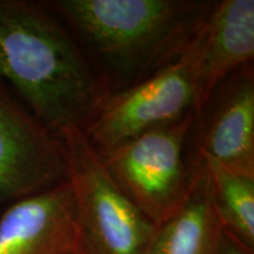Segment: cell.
<instances>
[{
  "mask_svg": "<svg viewBox=\"0 0 254 254\" xmlns=\"http://www.w3.org/2000/svg\"><path fill=\"white\" fill-rule=\"evenodd\" d=\"M44 126L82 127L105 92L91 63L45 2L0 0V82Z\"/></svg>",
  "mask_w": 254,
  "mask_h": 254,
  "instance_id": "6da1fadb",
  "label": "cell"
},
{
  "mask_svg": "<svg viewBox=\"0 0 254 254\" xmlns=\"http://www.w3.org/2000/svg\"><path fill=\"white\" fill-rule=\"evenodd\" d=\"M71 25L101 69L106 92L144 80L189 49L215 1L56 0L45 2Z\"/></svg>",
  "mask_w": 254,
  "mask_h": 254,
  "instance_id": "7a4b0ae2",
  "label": "cell"
},
{
  "mask_svg": "<svg viewBox=\"0 0 254 254\" xmlns=\"http://www.w3.org/2000/svg\"><path fill=\"white\" fill-rule=\"evenodd\" d=\"M59 135L74 201L78 254H145L157 225L114 182L80 127Z\"/></svg>",
  "mask_w": 254,
  "mask_h": 254,
  "instance_id": "3957f363",
  "label": "cell"
},
{
  "mask_svg": "<svg viewBox=\"0 0 254 254\" xmlns=\"http://www.w3.org/2000/svg\"><path fill=\"white\" fill-rule=\"evenodd\" d=\"M194 119L190 113L99 153L114 182L154 225L170 217L189 194L200 160L198 153L186 159Z\"/></svg>",
  "mask_w": 254,
  "mask_h": 254,
  "instance_id": "277c9868",
  "label": "cell"
},
{
  "mask_svg": "<svg viewBox=\"0 0 254 254\" xmlns=\"http://www.w3.org/2000/svg\"><path fill=\"white\" fill-rule=\"evenodd\" d=\"M195 109L194 75L185 51L144 80L105 92L80 128L101 154L142 133L195 114Z\"/></svg>",
  "mask_w": 254,
  "mask_h": 254,
  "instance_id": "5b68a950",
  "label": "cell"
},
{
  "mask_svg": "<svg viewBox=\"0 0 254 254\" xmlns=\"http://www.w3.org/2000/svg\"><path fill=\"white\" fill-rule=\"evenodd\" d=\"M67 179L62 138L0 82V209Z\"/></svg>",
  "mask_w": 254,
  "mask_h": 254,
  "instance_id": "8992f818",
  "label": "cell"
},
{
  "mask_svg": "<svg viewBox=\"0 0 254 254\" xmlns=\"http://www.w3.org/2000/svg\"><path fill=\"white\" fill-rule=\"evenodd\" d=\"M196 153L254 178V77L244 66L219 85L194 119Z\"/></svg>",
  "mask_w": 254,
  "mask_h": 254,
  "instance_id": "52a82bcc",
  "label": "cell"
},
{
  "mask_svg": "<svg viewBox=\"0 0 254 254\" xmlns=\"http://www.w3.org/2000/svg\"><path fill=\"white\" fill-rule=\"evenodd\" d=\"M196 88L195 116L222 81L254 57V1H215L186 50Z\"/></svg>",
  "mask_w": 254,
  "mask_h": 254,
  "instance_id": "ba28073f",
  "label": "cell"
},
{
  "mask_svg": "<svg viewBox=\"0 0 254 254\" xmlns=\"http://www.w3.org/2000/svg\"><path fill=\"white\" fill-rule=\"evenodd\" d=\"M0 254H78L74 201L67 180L4 209Z\"/></svg>",
  "mask_w": 254,
  "mask_h": 254,
  "instance_id": "9c48e42d",
  "label": "cell"
},
{
  "mask_svg": "<svg viewBox=\"0 0 254 254\" xmlns=\"http://www.w3.org/2000/svg\"><path fill=\"white\" fill-rule=\"evenodd\" d=\"M220 233L207 171L200 158L189 194L157 225L145 254H217Z\"/></svg>",
  "mask_w": 254,
  "mask_h": 254,
  "instance_id": "30bf717a",
  "label": "cell"
},
{
  "mask_svg": "<svg viewBox=\"0 0 254 254\" xmlns=\"http://www.w3.org/2000/svg\"><path fill=\"white\" fill-rule=\"evenodd\" d=\"M221 230L254 253V178L241 176L202 157Z\"/></svg>",
  "mask_w": 254,
  "mask_h": 254,
  "instance_id": "8fae6325",
  "label": "cell"
},
{
  "mask_svg": "<svg viewBox=\"0 0 254 254\" xmlns=\"http://www.w3.org/2000/svg\"><path fill=\"white\" fill-rule=\"evenodd\" d=\"M217 254H254L243 247L236 239H233L230 234L221 230L219 237Z\"/></svg>",
  "mask_w": 254,
  "mask_h": 254,
  "instance_id": "7c38bea8",
  "label": "cell"
}]
</instances>
